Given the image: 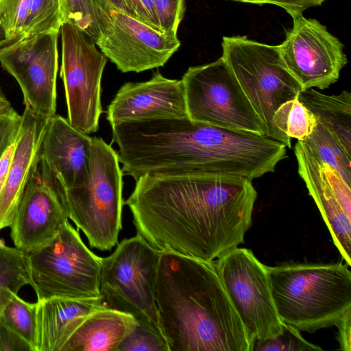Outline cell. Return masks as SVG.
Returning <instances> with one entry per match:
<instances>
[{
    "instance_id": "cell-18",
    "label": "cell",
    "mask_w": 351,
    "mask_h": 351,
    "mask_svg": "<svg viewBox=\"0 0 351 351\" xmlns=\"http://www.w3.org/2000/svg\"><path fill=\"white\" fill-rule=\"evenodd\" d=\"M48 121L27 108L21 115L14 154L0 193V230L10 227L13 221L25 186L38 161Z\"/></svg>"
},
{
    "instance_id": "cell-6",
    "label": "cell",
    "mask_w": 351,
    "mask_h": 351,
    "mask_svg": "<svg viewBox=\"0 0 351 351\" xmlns=\"http://www.w3.org/2000/svg\"><path fill=\"white\" fill-rule=\"evenodd\" d=\"M160 253L138 234L124 239L101 258L99 289L107 306L132 315L163 337L155 299Z\"/></svg>"
},
{
    "instance_id": "cell-25",
    "label": "cell",
    "mask_w": 351,
    "mask_h": 351,
    "mask_svg": "<svg viewBox=\"0 0 351 351\" xmlns=\"http://www.w3.org/2000/svg\"><path fill=\"white\" fill-rule=\"evenodd\" d=\"M272 123L279 133L303 141L313 132L317 120L295 97L278 107L273 115Z\"/></svg>"
},
{
    "instance_id": "cell-11",
    "label": "cell",
    "mask_w": 351,
    "mask_h": 351,
    "mask_svg": "<svg viewBox=\"0 0 351 351\" xmlns=\"http://www.w3.org/2000/svg\"><path fill=\"white\" fill-rule=\"evenodd\" d=\"M60 77L69 123L87 134L96 132L103 112L101 77L107 58L73 25L63 23Z\"/></svg>"
},
{
    "instance_id": "cell-26",
    "label": "cell",
    "mask_w": 351,
    "mask_h": 351,
    "mask_svg": "<svg viewBox=\"0 0 351 351\" xmlns=\"http://www.w3.org/2000/svg\"><path fill=\"white\" fill-rule=\"evenodd\" d=\"M37 304L29 303L14 294L2 311L0 318L36 351Z\"/></svg>"
},
{
    "instance_id": "cell-1",
    "label": "cell",
    "mask_w": 351,
    "mask_h": 351,
    "mask_svg": "<svg viewBox=\"0 0 351 351\" xmlns=\"http://www.w3.org/2000/svg\"><path fill=\"white\" fill-rule=\"evenodd\" d=\"M125 204L138 234L160 251L213 262L243 243L257 193L252 180L145 174Z\"/></svg>"
},
{
    "instance_id": "cell-15",
    "label": "cell",
    "mask_w": 351,
    "mask_h": 351,
    "mask_svg": "<svg viewBox=\"0 0 351 351\" xmlns=\"http://www.w3.org/2000/svg\"><path fill=\"white\" fill-rule=\"evenodd\" d=\"M298 173L314 199L335 246L351 266V185L333 168L316 159L298 141L294 148Z\"/></svg>"
},
{
    "instance_id": "cell-36",
    "label": "cell",
    "mask_w": 351,
    "mask_h": 351,
    "mask_svg": "<svg viewBox=\"0 0 351 351\" xmlns=\"http://www.w3.org/2000/svg\"><path fill=\"white\" fill-rule=\"evenodd\" d=\"M17 134L10 142L0 158V193L4 187L7 179L10 166L14 152Z\"/></svg>"
},
{
    "instance_id": "cell-3",
    "label": "cell",
    "mask_w": 351,
    "mask_h": 351,
    "mask_svg": "<svg viewBox=\"0 0 351 351\" xmlns=\"http://www.w3.org/2000/svg\"><path fill=\"white\" fill-rule=\"evenodd\" d=\"M348 266L342 263L267 266L282 322L311 333L336 326L351 311V272Z\"/></svg>"
},
{
    "instance_id": "cell-16",
    "label": "cell",
    "mask_w": 351,
    "mask_h": 351,
    "mask_svg": "<svg viewBox=\"0 0 351 351\" xmlns=\"http://www.w3.org/2000/svg\"><path fill=\"white\" fill-rule=\"evenodd\" d=\"M188 117L181 80L164 77L160 72L142 82H126L108 106L110 125L127 121Z\"/></svg>"
},
{
    "instance_id": "cell-5",
    "label": "cell",
    "mask_w": 351,
    "mask_h": 351,
    "mask_svg": "<svg viewBox=\"0 0 351 351\" xmlns=\"http://www.w3.org/2000/svg\"><path fill=\"white\" fill-rule=\"evenodd\" d=\"M221 47V58L264 125L266 136L291 148V138L274 128L272 118L280 105L298 97L302 89L287 69L279 46L235 36H223Z\"/></svg>"
},
{
    "instance_id": "cell-31",
    "label": "cell",
    "mask_w": 351,
    "mask_h": 351,
    "mask_svg": "<svg viewBox=\"0 0 351 351\" xmlns=\"http://www.w3.org/2000/svg\"><path fill=\"white\" fill-rule=\"evenodd\" d=\"M258 5L273 4L282 8L291 17L302 14L307 8L321 5L326 0H229Z\"/></svg>"
},
{
    "instance_id": "cell-7",
    "label": "cell",
    "mask_w": 351,
    "mask_h": 351,
    "mask_svg": "<svg viewBox=\"0 0 351 351\" xmlns=\"http://www.w3.org/2000/svg\"><path fill=\"white\" fill-rule=\"evenodd\" d=\"M27 255L32 287L38 300L102 296L99 289L102 258L86 247L69 220L53 239Z\"/></svg>"
},
{
    "instance_id": "cell-29",
    "label": "cell",
    "mask_w": 351,
    "mask_h": 351,
    "mask_svg": "<svg viewBox=\"0 0 351 351\" xmlns=\"http://www.w3.org/2000/svg\"><path fill=\"white\" fill-rule=\"evenodd\" d=\"M117 351H169V348L163 337L137 322Z\"/></svg>"
},
{
    "instance_id": "cell-14",
    "label": "cell",
    "mask_w": 351,
    "mask_h": 351,
    "mask_svg": "<svg viewBox=\"0 0 351 351\" xmlns=\"http://www.w3.org/2000/svg\"><path fill=\"white\" fill-rule=\"evenodd\" d=\"M68 219L53 177L39 158L10 226L15 247L27 253L39 247L53 239Z\"/></svg>"
},
{
    "instance_id": "cell-30",
    "label": "cell",
    "mask_w": 351,
    "mask_h": 351,
    "mask_svg": "<svg viewBox=\"0 0 351 351\" xmlns=\"http://www.w3.org/2000/svg\"><path fill=\"white\" fill-rule=\"evenodd\" d=\"M160 29L164 32L178 34L185 12V0H154Z\"/></svg>"
},
{
    "instance_id": "cell-23",
    "label": "cell",
    "mask_w": 351,
    "mask_h": 351,
    "mask_svg": "<svg viewBox=\"0 0 351 351\" xmlns=\"http://www.w3.org/2000/svg\"><path fill=\"white\" fill-rule=\"evenodd\" d=\"M32 281L27 253L0 239V315L14 294Z\"/></svg>"
},
{
    "instance_id": "cell-17",
    "label": "cell",
    "mask_w": 351,
    "mask_h": 351,
    "mask_svg": "<svg viewBox=\"0 0 351 351\" xmlns=\"http://www.w3.org/2000/svg\"><path fill=\"white\" fill-rule=\"evenodd\" d=\"M92 140L56 114L49 119L39 158L64 188L82 186L88 180Z\"/></svg>"
},
{
    "instance_id": "cell-19",
    "label": "cell",
    "mask_w": 351,
    "mask_h": 351,
    "mask_svg": "<svg viewBox=\"0 0 351 351\" xmlns=\"http://www.w3.org/2000/svg\"><path fill=\"white\" fill-rule=\"evenodd\" d=\"M36 351H62L77 327L94 311L107 306L103 296L37 300Z\"/></svg>"
},
{
    "instance_id": "cell-9",
    "label": "cell",
    "mask_w": 351,
    "mask_h": 351,
    "mask_svg": "<svg viewBox=\"0 0 351 351\" xmlns=\"http://www.w3.org/2000/svg\"><path fill=\"white\" fill-rule=\"evenodd\" d=\"M226 291L244 327L255 341L282 331L272 297L267 266L252 250L237 247L214 262Z\"/></svg>"
},
{
    "instance_id": "cell-10",
    "label": "cell",
    "mask_w": 351,
    "mask_h": 351,
    "mask_svg": "<svg viewBox=\"0 0 351 351\" xmlns=\"http://www.w3.org/2000/svg\"><path fill=\"white\" fill-rule=\"evenodd\" d=\"M95 5L101 32L95 44L123 73L162 66L180 46L177 34L155 29L108 0H95Z\"/></svg>"
},
{
    "instance_id": "cell-20",
    "label": "cell",
    "mask_w": 351,
    "mask_h": 351,
    "mask_svg": "<svg viewBox=\"0 0 351 351\" xmlns=\"http://www.w3.org/2000/svg\"><path fill=\"white\" fill-rule=\"evenodd\" d=\"M137 322L128 313L108 306L99 308L82 322L62 351H117Z\"/></svg>"
},
{
    "instance_id": "cell-8",
    "label": "cell",
    "mask_w": 351,
    "mask_h": 351,
    "mask_svg": "<svg viewBox=\"0 0 351 351\" xmlns=\"http://www.w3.org/2000/svg\"><path fill=\"white\" fill-rule=\"evenodd\" d=\"M181 80L191 120L266 136L264 125L221 57L190 66Z\"/></svg>"
},
{
    "instance_id": "cell-28",
    "label": "cell",
    "mask_w": 351,
    "mask_h": 351,
    "mask_svg": "<svg viewBox=\"0 0 351 351\" xmlns=\"http://www.w3.org/2000/svg\"><path fill=\"white\" fill-rule=\"evenodd\" d=\"M300 332L294 327L283 323L280 334L265 341H255L252 351L322 350L318 346L305 340Z\"/></svg>"
},
{
    "instance_id": "cell-4",
    "label": "cell",
    "mask_w": 351,
    "mask_h": 351,
    "mask_svg": "<svg viewBox=\"0 0 351 351\" xmlns=\"http://www.w3.org/2000/svg\"><path fill=\"white\" fill-rule=\"evenodd\" d=\"M123 174L118 154L101 138L94 136L87 181L73 188L58 184L69 219L93 248L110 251L118 243L124 204Z\"/></svg>"
},
{
    "instance_id": "cell-12",
    "label": "cell",
    "mask_w": 351,
    "mask_h": 351,
    "mask_svg": "<svg viewBox=\"0 0 351 351\" xmlns=\"http://www.w3.org/2000/svg\"><path fill=\"white\" fill-rule=\"evenodd\" d=\"M59 34H22L0 40V64L18 82L25 108L47 119L56 112Z\"/></svg>"
},
{
    "instance_id": "cell-24",
    "label": "cell",
    "mask_w": 351,
    "mask_h": 351,
    "mask_svg": "<svg viewBox=\"0 0 351 351\" xmlns=\"http://www.w3.org/2000/svg\"><path fill=\"white\" fill-rule=\"evenodd\" d=\"M301 142L316 159L333 168L351 185V155L324 126L317 121L309 136Z\"/></svg>"
},
{
    "instance_id": "cell-21",
    "label": "cell",
    "mask_w": 351,
    "mask_h": 351,
    "mask_svg": "<svg viewBox=\"0 0 351 351\" xmlns=\"http://www.w3.org/2000/svg\"><path fill=\"white\" fill-rule=\"evenodd\" d=\"M63 23L60 0H0V40L55 31Z\"/></svg>"
},
{
    "instance_id": "cell-34",
    "label": "cell",
    "mask_w": 351,
    "mask_h": 351,
    "mask_svg": "<svg viewBox=\"0 0 351 351\" xmlns=\"http://www.w3.org/2000/svg\"><path fill=\"white\" fill-rule=\"evenodd\" d=\"M21 122V115L0 119V158L10 142L17 134Z\"/></svg>"
},
{
    "instance_id": "cell-2",
    "label": "cell",
    "mask_w": 351,
    "mask_h": 351,
    "mask_svg": "<svg viewBox=\"0 0 351 351\" xmlns=\"http://www.w3.org/2000/svg\"><path fill=\"white\" fill-rule=\"evenodd\" d=\"M155 299L169 351H252L213 261L160 251Z\"/></svg>"
},
{
    "instance_id": "cell-33",
    "label": "cell",
    "mask_w": 351,
    "mask_h": 351,
    "mask_svg": "<svg viewBox=\"0 0 351 351\" xmlns=\"http://www.w3.org/2000/svg\"><path fill=\"white\" fill-rule=\"evenodd\" d=\"M0 351H33V349L0 318Z\"/></svg>"
},
{
    "instance_id": "cell-13",
    "label": "cell",
    "mask_w": 351,
    "mask_h": 351,
    "mask_svg": "<svg viewBox=\"0 0 351 351\" xmlns=\"http://www.w3.org/2000/svg\"><path fill=\"white\" fill-rule=\"evenodd\" d=\"M293 27L278 45L283 62L302 90L328 88L348 63L343 43L326 26L302 14L292 17Z\"/></svg>"
},
{
    "instance_id": "cell-35",
    "label": "cell",
    "mask_w": 351,
    "mask_h": 351,
    "mask_svg": "<svg viewBox=\"0 0 351 351\" xmlns=\"http://www.w3.org/2000/svg\"><path fill=\"white\" fill-rule=\"evenodd\" d=\"M338 328L337 341L339 349L351 350V311L347 312L336 324Z\"/></svg>"
},
{
    "instance_id": "cell-27",
    "label": "cell",
    "mask_w": 351,
    "mask_h": 351,
    "mask_svg": "<svg viewBox=\"0 0 351 351\" xmlns=\"http://www.w3.org/2000/svg\"><path fill=\"white\" fill-rule=\"evenodd\" d=\"M63 23H69L95 44L101 32L97 23L95 0H60Z\"/></svg>"
},
{
    "instance_id": "cell-37",
    "label": "cell",
    "mask_w": 351,
    "mask_h": 351,
    "mask_svg": "<svg viewBox=\"0 0 351 351\" xmlns=\"http://www.w3.org/2000/svg\"><path fill=\"white\" fill-rule=\"evenodd\" d=\"M19 114L12 107L0 87V119Z\"/></svg>"
},
{
    "instance_id": "cell-22",
    "label": "cell",
    "mask_w": 351,
    "mask_h": 351,
    "mask_svg": "<svg viewBox=\"0 0 351 351\" xmlns=\"http://www.w3.org/2000/svg\"><path fill=\"white\" fill-rule=\"evenodd\" d=\"M298 99L351 155V94L325 95L313 88L301 90Z\"/></svg>"
},
{
    "instance_id": "cell-38",
    "label": "cell",
    "mask_w": 351,
    "mask_h": 351,
    "mask_svg": "<svg viewBox=\"0 0 351 351\" xmlns=\"http://www.w3.org/2000/svg\"><path fill=\"white\" fill-rule=\"evenodd\" d=\"M112 4H113L119 10L129 14L130 16L134 17V13L128 5L125 0H108Z\"/></svg>"
},
{
    "instance_id": "cell-32",
    "label": "cell",
    "mask_w": 351,
    "mask_h": 351,
    "mask_svg": "<svg viewBox=\"0 0 351 351\" xmlns=\"http://www.w3.org/2000/svg\"><path fill=\"white\" fill-rule=\"evenodd\" d=\"M125 1L134 13L135 19L155 29L162 32L158 20L154 0Z\"/></svg>"
}]
</instances>
